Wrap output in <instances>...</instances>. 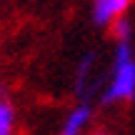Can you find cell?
Listing matches in <instances>:
<instances>
[{
	"mask_svg": "<svg viewBox=\"0 0 135 135\" xmlns=\"http://www.w3.org/2000/svg\"><path fill=\"white\" fill-rule=\"evenodd\" d=\"M133 98H135V55L130 40H125V43H118L110 83L103 93V105H115V103H125Z\"/></svg>",
	"mask_w": 135,
	"mask_h": 135,
	"instance_id": "6da1fadb",
	"label": "cell"
},
{
	"mask_svg": "<svg viewBox=\"0 0 135 135\" xmlns=\"http://www.w3.org/2000/svg\"><path fill=\"white\" fill-rule=\"evenodd\" d=\"M133 0H93V23L95 25H110L113 20L123 18L130 10Z\"/></svg>",
	"mask_w": 135,
	"mask_h": 135,
	"instance_id": "7a4b0ae2",
	"label": "cell"
},
{
	"mask_svg": "<svg viewBox=\"0 0 135 135\" xmlns=\"http://www.w3.org/2000/svg\"><path fill=\"white\" fill-rule=\"evenodd\" d=\"M90 118H93V108L88 105V103L75 105L68 113L63 128H60V135H83V130H85L88 123H90Z\"/></svg>",
	"mask_w": 135,
	"mask_h": 135,
	"instance_id": "3957f363",
	"label": "cell"
},
{
	"mask_svg": "<svg viewBox=\"0 0 135 135\" xmlns=\"http://www.w3.org/2000/svg\"><path fill=\"white\" fill-rule=\"evenodd\" d=\"M15 133V108L5 95H0V135Z\"/></svg>",
	"mask_w": 135,
	"mask_h": 135,
	"instance_id": "277c9868",
	"label": "cell"
},
{
	"mask_svg": "<svg viewBox=\"0 0 135 135\" xmlns=\"http://www.w3.org/2000/svg\"><path fill=\"white\" fill-rule=\"evenodd\" d=\"M110 28H113V38H115L118 43H125V40H130V35H133V25H130V20H128L125 15L118 18V20H113Z\"/></svg>",
	"mask_w": 135,
	"mask_h": 135,
	"instance_id": "5b68a950",
	"label": "cell"
},
{
	"mask_svg": "<svg viewBox=\"0 0 135 135\" xmlns=\"http://www.w3.org/2000/svg\"><path fill=\"white\" fill-rule=\"evenodd\" d=\"M90 135H110L108 130H95V133H90Z\"/></svg>",
	"mask_w": 135,
	"mask_h": 135,
	"instance_id": "8992f818",
	"label": "cell"
}]
</instances>
